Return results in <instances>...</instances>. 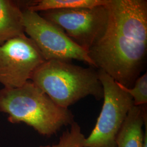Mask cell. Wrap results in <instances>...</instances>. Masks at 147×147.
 I'll return each mask as SVG.
<instances>
[{
  "label": "cell",
  "instance_id": "6da1fadb",
  "mask_svg": "<svg viewBox=\"0 0 147 147\" xmlns=\"http://www.w3.org/2000/svg\"><path fill=\"white\" fill-rule=\"evenodd\" d=\"M103 36L88 55L96 68L131 88L140 76L147 51V1L110 0Z\"/></svg>",
  "mask_w": 147,
  "mask_h": 147
},
{
  "label": "cell",
  "instance_id": "7a4b0ae2",
  "mask_svg": "<svg viewBox=\"0 0 147 147\" xmlns=\"http://www.w3.org/2000/svg\"><path fill=\"white\" fill-rule=\"evenodd\" d=\"M0 112L8 115L11 123H24L45 136L75 121L68 109L55 104L31 81L20 87L0 90Z\"/></svg>",
  "mask_w": 147,
  "mask_h": 147
},
{
  "label": "cell",
  "instance_id": "3957f363",
  "mask_svg": "<svg viewBox=\"0 0 147 147\" xmlns=\"http://www.w3.org/2000/svg\"><path fill=\"white\" fill-rule=\"evenodd\" d=\"M31 80L55 104L65 109L89 95L96 100L104 97L98 71L92 67L45 61L34 71Z\"/></svg>",
  "mask_w": 147,
  "mask_h": 147
},
{
  "label": "cell",
  "instance_id": "277c9868",
  "mask_svg": "<svg viewBox=\"0 0 147 147\" xmlns=\"http://www.w3.org/2000/svg\"><path fill=\"white\" fill-rule=\"evenodd\" d=\"M103 87L104 104L94 129L85 138V147H117L116 138L129 111L131 96L104 71H98Z\"/></svg>",
  "mask_w": 147,
  "mask_h": 147
},
{
  "label": "cell",
  "instance_id": "5b68a950",
  "mask_svg": "<svg viewBox=\"0 0 147 147\" xmlns=\"http://www.w3.org/2000/svg\"><path fill=\"white\" fill-rule=\"evenodd\" d=\"M23 22L25 33L36 44L45 61L70 62L75 59L96 68L87 51L71 39L61 28L38 13L25 9Z\"/></svg>",
  "mask_w": 147,
  "mask_h": 147
},
{
  "label": "cell",
  "instance_id": "8992f818",
  "mask_svg": "<svg viewBox=\"0 0 147 147\" xmlns=\"http://www.w3.org/2000/svg\"><path fill=\"white\" fill-rule=\"evenodd\" d=\"M39 14L61 28L88 53L103 36L109 18L106 5L92 8L45 11Z\"/></svg>",
  "mask_w": 147,
  "mask_h": 147
},
{
  "label": "cell",
  "instance_id": "52a82bcc",
  "mask_svg": "<svg viewBox=\"0 0 147 147\" xmlns=\"http://www.w3.org/2000/svg\"><path fill=\"white\" fill-rule=\"evenodd\" d=\"M45 61L36 44L25 34L9 40L0 45V83L5 88L20 87Z\"/></svg>",
  "mask_w": 147,
  "mask_h": 147
},
{
  "label": "cell",
  "instance_id": "ba28073f",
  "mask_svg": "<svg viewBox=\"0 0 147 147\" xmlns=\"http://www.w3.org/2000/svg\"><path fill=\"white\" fill-rule=\"evenodd\" d=\"M147 112L142 106L134 105L129 111L116 138L117 147H143V125Z\"/></svg>",
  "mask_w": 147,
  "mask_h": 147
},
{
  "label": "cell",
  "instance_id": "9c48e42d",
  "mask_svg": "<svg viewBox=\"0 0 147 147\" xmlns=\"http://www.w3.org/2000/svg\"><path fill=\"white\" fill-rule=\"evenodd\" d=\"M24 34L21 7L13 1L0 0V45Z\"/></svg>",
  "mask_w": 147,
  "mask_h": 147
},
{
  "label": "cell",
  "instance_id": "30bf717a",
  "mask_svg": "<svg viewBox=\"0 0 147 147\" xmlns=\"http://www.w3.org/2000/svg\"><path fill=\"white\" fill-rule=\"evenodd\" d=\"M109 1L110 0H39L30 3L25 9L38 13L51 10L92 8L106 5Z\"/></svg>",
  "mask_w": 147,
  "mask_h": 147
},
{
  "label": "cell",
  "instance_id": "8fae6325",
  "mask_svg": "<svg viewBox=\"0 0 147 147\" xmlns=\"http://www.w3.org/2000/svg\"><path fill=\"white\" fill-rule=\"evenodd\" d=\"M85 138L80 126L74 121L70 125V129L63 132L58 144L40 147H85Z\"/></svg>",
  "mask_w": 147,
  "mask_h": 147
},
{
  "label": "cell",
  "instance_id": "7c38bea8",
  "mask_svg": "<svg viewBox=\"0 0 147 147\" xmlns=\"http://www.w3.org/2000/svg\"><path fill=\"white\" fill-rule=\"evenodd\" d=\"M121 89L130 95L135 106H143L147 103V73L140 76L132 88H128L116 82Z\"/></svg>",
  "mask_w": 147,
  "mask_h": 147
},
{
  "label": "cell",
  "instance_id": "4fadbf2b",
  "mask_svg": "<svg viewBox=\"0 0 147 147\" xmlns=\"http://www.w3.org/2000/svg\"><path fill=\"white\" fill-rule=\"evenodd\" d=\"M147 119H146L145 122H144V125L146 126V130H145V132H144V136H143V147H147Z\"/></svg>",
  "mask_w": 147,
  "mask_h": 147
}]
</instances>
